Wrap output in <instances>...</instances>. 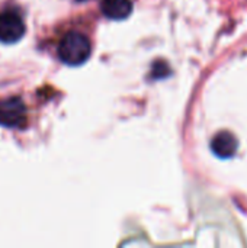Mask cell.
I'll return each instance as SVG.
<instances>
[{"mask_svg": "<svg viewBox=\"0 0 247 248\" xmlns=\"http://www.w3.org/2000/svg\"><path fill=\"white\" fill-rule=\"evenodd\" d=\"M92 45L86 35L80 32H68L58 45V57L67 65H82L90 57Z\"/></svg>", "mask_w": 247, "mask_h": 248, "instance_id": "1", "label": "cell"}, {"mask_svg": "<svg viewBox=\"0 0 247 248\" xmlns=\"http://www.w3.org/2000/svg\"><path fill=\"white\" fill-rule=\"evenodd\" d=\"M25 22L15 10H4L0 13V42L15 44L25 35Z\"/></svg>", "mask_w": 247, "mask_h": 248, "instance_id": "2", "label": "cell"}, {"mask_svg": "<svg viewBox=\"0 0 247 248\" xmlns=\"http://www.w3.org/2000/svg\"><path fill=\"white\" fill-rule=\"evenodd\" d=\"M26 106L20 97H9L0 102V125L4 128H19L25 124Z\"/></svg>", "mask_w": 247, "mask_h": 248, "instance_id": "3", "label": "cell"}, {"mask_svg": "<svg viewBox=\"0 0 247 248\" xmlns=\"http://www.w3.org/2000/svg\"><path fill=\"white\" fill-rule=\"evenodd\" d=\"M213 153L220 158H230L237 151V140L230 132H220L211 142Z\"/></svg>", "mask_w": 247, "mask_h": 248, "instance_id": "4", "label": "cell"}, {"mask_svg": "<svg viewBox=\"0 0 247 248\" xmlns=\"http://www.w3.org/2000/svg\"><path fill=\"white\" fill-rule=\"evenodd\" d=\"M102 13L114 20H121L130 16L132 12L131 0H102Z\"/></svg>", "mask_w": 247, "mask_h": 248, "instance_id": "5", "label": "cell"}]
</instances>
